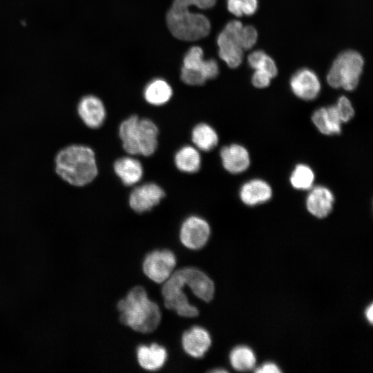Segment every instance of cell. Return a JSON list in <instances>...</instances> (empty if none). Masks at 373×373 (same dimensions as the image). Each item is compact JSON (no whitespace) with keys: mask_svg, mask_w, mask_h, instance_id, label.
<instances>
[{"mask_svg":"<svg viewBox=\"0 0 373 373\" xmlns=\"http://www.w3.org/2000/svg\"><path fill=\"white\" fill-rule=\"evenodd\" d=\"M117 308L120 322L139 333L153 332L161 321L159 306L149 298L146 289L140 285L132 287L119 300Z\"/></svg>","mask_w":373,"mask_h":373,"instance_id":"6da1fadb","label":"cell"},{"mask_svg":"<svg viewBox=\"0 0 373 373\" xmlns=\"http://www.w3.org/2000/svg\"><path fill=\"white\" fill-rule=\"evenodd\" d=\"M55 164L56 173L75 186L91 183L98 173L94 151L82 144H72L61 149L55 156Z\"/></svg>","mask_w":373,"mask_h":373,"instance_id":"7a4b0ae2","label":"cell"},{"mask_svg":"<svg viewBox=\"0 0 373 373\" xmlns=\"http://www.w3.org/2000/svg\"><path fill=\"white\" fill-rule=\"evenodd\" d=\"M159 130L149 118L132 115L119 126V137L124 151L130 155H152L158 146Z\"/></svg>","mask_w":373,"mask_h":373,"instance_id":"3957f363","label":"cell"},{"mask_svg":"<svg viewBox=\"0 0 373 373\" xmlns=\"http://www.w3.org/2000/svg\"><path fill=\"white\" fill-rule=\"evenodd\" d=\"M195 0H174L166 16L171 34L183 41L200 39L209 33L211 24L204 15L189 11Z\"/></svg>","mask_w":373,"mask_h":373,"instance_id":"277c9868","label":"cell"},{"mask_svg":"<svg viewBox=\"0 0 373 373\" xmlns=\"http://www.w3.org/2000/svg\"><path fill=\"white\" fill-rule=\"evenodd\" d=\"M363 66L362 56L356 51L347 50L334 60L327 82L334 88L354 90L358 86Z\"/></svg>","mask_w":373,"mask_h":373,"instance_id":"5b68a950","label":"cell"},{"mask_svg":"<svg viewBox=\"0 0 373 373\" xmlns=\"http://www.w3.org/2000/svg\"><path fill=\"white\" fill-rule=\"evenodd\" d=\"M218 72L217 62L212 59L204 60L202 49L193 46L184 57L180 77L186 84L202 86L208 79L216 77Z\"/></svg>","mask_w":373,"mask_h":373,"instance_id":"8992f818","label":"cell"},{"mask_svg":"<svg viewBox=\"0 0 373 373\" xmlns=\"http://www.w3.org/2000/svg\"><path fill=\"white\" fill-rule=\"evenodd\" d=\"M184 287L180 269L173 271L162 287L164 307L168 309L174 310L178 316L184 318L197 317L200 312L197 307L189 303L186 295L183 291Z\"/></svg>","mask_w":373,"mask_h":373,"instance_id":"52a82bcc","label":"cell"},{"mask_svg":"<svg viewBox=\"0 0 373 373\" xmlns=\"http://www.w3.org/2000/svg\"><path fill=\"white\" fill-rule=\"evenodd\" d=\"M243 27L237 20L229 22L219 34L217 44L219 56L230 68L238 67L242 62L243 49L240 46V35Z\"/></svg>","mask_w":373,"mask_h":373,"instance_id":"ba28073f","label":"cell"},{"mask_svg":"<svg viewBox=\"0 0 373 373\" xmlns=\"http://www.w3.org/2000/svg\"><path fill=\"white\" fill-rule=\"evenodd\" d=\"M176 257L169 249H157L146 254L142 270L146 277L156 283H163L173 272Z\"/></svg>","mask_w":373,"mask_h":373,"instance_id":"9c48e42d","label":"cell"},{"mask_svg":"<svg viewBox=\"0 0 373 373\" xmlns=\"http://www.w3.org/2000/svg\"><path fill=\"white\" fill-rule=\"evenodd\" d=\"M210 234L211 227L205 219L198 216H191L181 224L180 240L185 247L198 250L207 244Z\"/></svg>","mask_w":373,"mask_h":373,"instance_id":"30bf717a","label":"cell"},{"mask_svg":"<svg viewBox=\"0 0 373 373\" xmlns=\"http://www.w3.org/2000/svg\"><path fill=\"white\" fill-rule=\"evenodd\" d=\"M164 196V191L160 185L154 182H146L131 191L128 204L135 212L142 213L157 206Z\"/></svg>","mask_w":373,"mask_h":373,"instance_id":"8fae6325","label":"cell"},{"mask_svg":"<svg viewBox=\"0 0 373 373\" xmlns=\"http://www.w3.org/2000/svg\"><path fill=\"white\" fill-rule=\"evenodd\" d=\"M220 157L224 169L233 175L245 172L251 165L249 151L237 143L224 146L220 151Z\"/></svg>","mask_w":373,"mask_h":373,"instance_id":"7c38bea8","label":"cell"},{"mask_svg":"<svg viewBox=\"0 0 373 373\" xmlns=\"http://www.w3.org/2000/svg\"><path fill=\"white\" fill-rule=\"evenodd\" d=\"M307 191L305 199L307 211L317 218L329 216L335 202V196L332 190L323 185H314Z\"/></svg>","mask_w":373,"mask_h":373,"instance_id":"4fadbf2b","label":"cell"},{"mask_svg":"<svg viewBox=\"0 0 373 373\" xmlns=\"http://www.w3.org/2000/svg\"><path fill=\"white\" fill-rule=\"evenodd\" d=\"M184 285L188 286L193 294L199 299L211 301L214 296L215 285L212 279L204 271L195 267L180 269Z\"/></svg>","mask_w":373,"mask_h":373,"instance_id":"5bb4252c","label":"cell"},{"mask_svg":"<svg viewBox=\"0 0 373 373\" xmlns=\"http://www.w3.org/2000/svg\"><path fill=\"white\" fill-rule=\"evenodd\" d=\"M290 88L297 97L312 101L318 97L321 86L317 75L312 70L303 68L291 77Z\"/></svg>","mask_w":373,"mask_h":373,"instance_id":"9a60e30c","label":"cell"},{"mask_svg":"<svg viewBox=\"0 0 373 373\" xmlns=\"http://www.w3.org/2000/svg\"><path fill=\"white\" fill-rule=\"evenodd\" d=\"M273 197L271 186L261 178H252L242 184L239 190L240 201L246 206L255 207L269 202Z\"/></svg>","mask_w":373,"mask_h":373,"instance_id":"2e32d148","label":"cell"},{"mask_svg":"<svg viewBox=\"0 0 373 373\" xmlns=\"http://www.w3.org/2000/svg\"><path fill=\"white\" fill-rule=\"evenodd\" d=\"M77 113L84 124L93 129L102 126L106 117L104 103L99 97L92 95H86L80 99Z\"/></svg>","mask_w":373,"mask_h":373,"instance_id":"e0dca14e","label":"cell"},{"mask_svg":"<svg viewBox=\"0 0 373 373\" xmlns=\"http://www.w3.org/2000/svg\"><path fill=\"white\" fill-rule=\"evenodd\" d=\"M184 351L193 358H201L211 345V337L209 332L200 326H193L185 331L182 336Z\"/></svg>","mask_w":373,"mask_h":373,"instance_id":"ac0fdd59","label":"cell"},{"mask_svg":"<svg viewBox=\"0 0 373 373\" xmlns=\"http://www.w3.org/2000/svg\"><path fill=\"white\" fill-rule=\"evenodd\" d=\"M312 122L316 128L324 135L341 134L343 124L334 104L317 108L312 115Z\"/></svg>","mask_w":373,"mask_h":373,"instance_id":"d6986e66","label":"cell"},{"mask_svg":"<svg viewBox=\"0 0 373 373\" xmlns=\"http://www.w3.org/2000/svg\"><path fill=\"white\" fill-rule=\"evenodd\" d=\"M113 170L122 183L128 186L140 182L144 174L141 162L130 155L117 159L113 164Z\"/></svg>","mask_w":373,"mask_h":373,"instance_id":"ffe728a7","label":"cell"},{"mask_svg":"<svg viewBox=\"0 0 373 373\" xmlns=\"http://www.w3.org/2000/svg\"><path fill=\"white\" fill-rule=\"evenodd\" d=\"M140 366L149 371H155L163 367L168 354L166 350L157 343L140 345L136 350Z\"/></svg>","mask_w":373,"mask_h":373,"instance_id":"44dd1931","label":"cell"},{"mask_svg":"<svg viewBox=\"0 0 373 373\" xmlns=\"http://www.w3.org/2000/svg\"><path fill=\"white\" fill-rule=\"evenodd\" d=\"M202 163L199 150L191 145H184L180 148L174 155V164L178 170L186 173L198 172Z\"/></svg>","mask_w":373,"mask_h":373,"instance_id":"7402d4cb","label":"cell"},{"mask_svg":"<svg viewBox=\"0 0 373 373\" xmlns=\"http://www.w3.org/2000/svg\"><path fill=\"white\" fill-rule=\"evenodd\" d=\"M191 141L199 151L209 152L216 148L219 136L216 129L204 122L197 124L191 131Z\"/></svg>","mask_w":373,"mask_h":373,"instance_id":"603a6c76","label":"cell"},{"mask_svg":"<svg viewBox=\"0 0 373 373\" xmlns=\"http://www.w3.org/2000/svg\"><path fill=\"white\" fill-rule=\"evenodd\" d=\"M173 95L170 84L162 79L151 81L144 90V98L151 105L158 106L166 104Z\"/></svg>","mask_w":373,"mask_h":373,"instance_id":"cb8c5ba5","label":"cell"},{"mask_svg":"<svg viewBox=\"0 0 373 373\" xmlns=\"http://www.w3.org/2000/svg\"><path fill=\"white\" fill-rule=\"evenodd\" d=\"M315 173L309 165L299 163L295 166L289 176L291 186L296 190L309 191L314 186Z\"/></svg>","mask_w":373,"mask_h":373,"instance_id":"d4e9b609","label":"cell"},{"mask_svg":"<svg viewBox=\"0 0 373 373\" xmlns=\"http://www.w3.org/2000/svg\"><path fill=\"white\" fill-rule=\"evenodd\" d=\"M229 361L235 370L247 371L254 367L256 358L251 348L245 345H240L231 351Z\"/></svg>","mask_w":373,"mask_h":373,"instance_id":"484cf974","label":"cell"},{"mask_svg":"<svg viewBox=\"0 0 373 373\" xmlns=\"http://www.w3.org/2000/svg\"><path fill=\"white\" fill-rule=\"evenodd\" d=\"M248 61L251 68L265 71L271 79L277 75L278 70L274 61L262 50L251 53Z\"/></svg>","mask_w":373,"mask_h":373,"instance_id":"4316f807","label":"cell"},{"mask_svg":"<svg viewBox=\"0 0 373 373\" xmlns=\"http://www.w3.org/2000/svg\"><path fill=\"white\" fill-rule=\"evenodd\" d=\"M227 4L228 10L236 17L251 15L258 7L257 0H227Z\"/></svg>","mask_w":373,"mask_h":373,"instance_id":"83f0119b","label":"cell"},{"mask_svg":"<svg viewBox=\"0 0 373 373\" xmlns=\"http://www.w3.org/2000/svg\"><path fill=\"white\" fill-rule=\"evenodd\" d=\"M334 106L343 124L352 119L355 111L351 101L347 97L341 96Z\"/></svg>","mask_w":373,"mask_h":373,"instance_id":"f1b7e54d","label":"cell"},{"mask_svg":"<svg viewBox=\"0 0 373 373\" xmlns=\"http://www.w3.org/2000/svg\"><path fill=\"white\" fill-rule=\"evenodd\" d=\"M257 39V30L253 26H243L240 35V46L243 50L251 48L256 43Z\"/></svg>","mask_w":373,"mask_h":373,"instance_id":"f546056e","label":"cell"},{"mask_svg":"<svg viewBox=\"0 0 373 373\" xmlns=\"http://www.w3.org/2000/svg\"><path fill=\"white\" fill-rule=\"evenodd\" d=\"M271 78L265 71L256 69L251 78L252 84L258 88H264L270 84Z\"/></svg>","mask_w":373,"mask_h":373,"instance_id":"4dcf8cb0","label":"cell"},{"mask_svg":"<svg viewBox=\"0 0 373 373\" xmlns=\"http://www.w3.org/2000/svg\"><path fill=\"white\" fill-rule=\"evenodd\" d=\"M255 372L258 373L281 372L278 367L275 363L271 362L264 363L261 366L257 367Z\"/></svg>","mask_w":373,"mask_h":373,"instance_id":"1f68e13d","label":"cell"},{"mask_svg":"<svg viewBox=\"0 0 373 373\" xmlns=\"http://www.w3.org/2000/svg\"><path fill=\"white\" fill-rule=\"evenodd\" d=\"M197 2V8L200 9H207L213 7L216 0H195Z\"/></svg>","mask_w":373,"mask_h":373,"instance_id":"d6a6232c","label":"cell"},{"mask_svg":"<svg viewBox=\"0 0 373 373\" xmlns=\"http://www.w3.org/2000/svg\"><path fill=\"white\" fill-rule=\"evenodd\" d=\"M365 315L369 323L372 324L373 321V305L372 303L366 308Z\"/></svg>","mask_w":373,"mask_h":373,"instance_id":"836d02e7","label":"cell"},{"mask_svg":"<svg viewBox=\"0 0 373 373\" xmlns=\"http://www.w3.org/2000/svg\"><path fill=\"white\" fill-rule=\"evenodd\" d=\"M211 372H227V371L224 369H216V370H212L211 371Z\"/></svg>","mask_w":373,"mask_h":373,"instance_id":"e575fe53","label":"cell"}]
</instances>
